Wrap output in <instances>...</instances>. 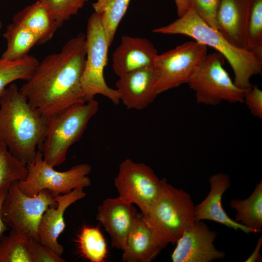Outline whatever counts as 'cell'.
<instances>
[{"mask_svg":"<svg viewBox=\"0 0 262 262\" xmlns=\"http://www.w3.org/2000/svg\"><path fill=\"white\" fill-rule=\"evenodd\" d=\"M85 58V35L80 33L39 62L20 91L47 117L86 102L81 83Z\"/></svg>","mask_w":262,"mask_h":262,"instance_id":"6da1fadb","label":"cell"},{"mask_svg":"<svg viewBox=\"0 0 262 262\" xmlns=\"http://www.w3.org/2000/svg\"><path fill=\"white\" fill-rule=\"evenodd\" d=\"M48 118L34 108L15 83L0 98V143L26 164L33 161L42 146Z\"/></svg>","mask_w":262,"mask_h":262,"instance_id":"7a4b0ae2","label":"cell"},{"mask_svg":"<svg viewBox=\"0 0 262 262\" xmlns=\"http://www.w3.org/2000/svg\"><path fill=\"white\" fill-rule=\"evenodd\" d=\"M152 32L186 35L215 49L230 65L234 75L233 81L240 88H250L251 77L262 73V59L250 50L232 44L191 9L171 23L153 29Z\"/></svg>","mask_w":262,"mask_h":262,"instance_id":"3957f363","label":"cell"},{"mask_svg":"<svg viewBox=\"0 0 262 262\" xmlns=\"http://www.w3.org/2000/svg\"><path fill=\"white\" fill-rule=\"evenodd\" d=\"M98 106L93 98L47 117V131L40 149L47 163L54 167L66 161L68 149L81 139Z\"/></svg>","mask_w":262,"mask_h":262,"instance_id":"277c9868","label":"cell"},{"mask_svg":"<svg viewBox=\"0 0 262 262\" xmlns=\"http://www.w3.org/2000/svg\"><path fill=\"white\" fill-rule=\"evenodd\" d=\"M144 217L165 248L168 244H176L196 222L195 206L188 193L169 184L164 178L158 198Z\"/></svg>","mask_w":262,"mask_h":262,"instance_id":"5b68a950","label":"cell"},{"mask_svg":"<svg viewBox=\"0 0 262 262\" xmlns=\"http://www.w3.org/2000/svg\"><path fill=\"white\" fill-rule=\"evenodd\" d=\"M225 59L217 52L207 54L195 70L187 84L197 103L213 106L223 101L243 102L247 89L235 84L223 67Z\"/></svg>","mask_w":262,"mask_h":262,"instance_id":"8992f818","label":"cell"},{"mask_svg":"<svg viewBox=\"0 0 262 262\" xmlns=\"http://www.w3.org/2000/svg\"><path fill=\"white\" fill-rule=\"evenodd\" d=\"M109 47L99 17L94 12L89 17L87 24L86 58L81 78L86 101L94 98L96 95H100L115 104L120 102L117 90L109 87L104 78Z\"/></svg>","mask_w":262,"mask_h":262,"instance_id":"52a82bcc","label":"cell"},{"mask_svg":"<svg viewBox=\"0 0 262 262\" xmlns=\"http://www.w3.org/2000/svg\"><path fill=\"white\" fill-rule=\"evenodd\" d=\"M27 176L18 181V185L22 192L29 196H35L43 190L56 196L91 184L87 176L91 171L90 165L81 164L67 170L58 171L46 162L40 150L35 159L27 164Z\"/></svg>","mask_w":262,"mask_h":262,"instance_id":"ba28073f","label":"cell"},{"mask_svg":"<svg viewBox=\"0 0 262 262\" xmlns=\"http://www.w3.org/2000/svg\"><path fill=\"white\" fill-rule=\"evenodd\" d=\"M49 191L43 190L37 195L29 196L20 190L18 180L9 185L1 207V217L11 230L39 242L38 225L46 210L57 205Z\"/></svg>","mask_w":262,"mask_h":262,"instance_id":"9c48e42d","label":"cell"},{"mask_svg":"<svg viewBox=\"0 0 262 262\" xmlns=\"http://www.w3.org/2000/svg\"><path fill=\"white\" fill-rule=\"evenodd\" d=\"M207 54V47L196 41L184 42L157 55L153 66L157 95L187 83Z\"/></svg>","mask_w":262,"mask_h":262,"instance_id":"30bf717a","label":"cell"},{"mask_svg":"<svg viewBox=\"0 0 262 262\" xmlns=\"http://www.w3.org/2000/svg\"><path fill=\"white\" fill-rule=\"evenodd\" d=\"M164 180L144 163L126 159L119 165L114 184L118 196L137 206L147 216L159 196Z\"/></svg>","mask_w":262,"mask_h":262,"instance_id":"8fae6325","label":"cell"},{"mask_svg":"<svg viewBox=\"0 0 262 262\" xmlns=\"http://www.w3.org/2000/svg\"><path fill=\"white\" fill-rule=\"evenodd\" d=\"M217 235L203 221H196L177 241L171 255L172 261L210 262L223 259L225 252L213 244Z\"/></svg>","mask_w":262,"mask_h":262,"instance_id":"7c38bea8","label":"cell"},{"mask_svg":"<svg viewBox=\"0 0 262 262\" xmlns=\"http://www.w3.org/2000/svg\"><path fill=\"white\" fill-rule=\"evenodd\" d=\"M139 214L133 204L118 196L106 198L98 206L96 219L109 234L112 247L122 250Z\"/></svg>","mask_w":262,"mask_h":262,"instance_id":"4fadbf2b","label":"cell"},{"mask_svg":"<svg viewBox=\"0 0 262 262\" xmlns=\"http://www.w3.org/2000/svg\"><path fill=\"white\" fill-rule=\"evenodd\" d=\"M253 0H220L216 14L217 30L230 43L249 50L248 18Z\"/></svg>","mask_w":262,"mask_h":262,"instance_id":"5bb4252c","label":"cell"},{"mask_svg":"<svg viewBox=\"0 0 262 262\" xmlns=\"http://www.w3.org/2000/svg\"><path fill=\"white\" fill-rule=\"evenodd\" d=\"M83 188H77L69 193L54 197L57 205L49 207L44 213L38 228L39 242L61 256L64 248L58 238L66 227L64 213L68 207L84 198Z\"/></svg>","mask_w":262,"mask_h":262,"instance_id":"9a60e30c","label":"cell"},{"mask_svg":"<svg viewBox=\"0 0 262 262\" xmlns=\"http://www.w3.org/2000/svg\"><path fill=\"white\" fill-rule=\"evenodd\" d=\"M155 73L151 66L119 77L115 86L120 101L127 108L143 110L153 103L158 96L155 90Z\"/></svg>","mask_w":262,"mask_h":262,"instance_id":"2e32d148","label":"cell"},{"mask_svg":"<svg viewBox=\"0 0 262 262\" xmlns=\"http://www.w3.org/2000/svg\"><path fill=\"white\" fill-rule=\"evenodd\" d=\"M157 50L147 39L124 35L113 53V69L118 77L130 72L153 66Z\"/></svg>","mask_w":262,"mask_h":262,"instance_id":"e0dca14e","label":"cell"},{"mask_svg":"<svg viewBox=\"0 0 262 262\" xmlns=\"http://www.w3.org/2000/svg\"><path fill=\"white\" fill-rule=\"evenodd\" d=\"M209 180L211 189L208 195L202 202L195 206L196 221L211 220L236 231L241 230L246 234L256 233L254 230L231 219L223 208L222 196L230 186L229 176L219 173L210 177Z\"/></svg>","mask_w":262,"mask_h":262,"instance_id":"ac0fdd59","label":"cell"},{"mask_svg":"<svg viewBox=\"0 0 262 262\" xmlns=\"http://www.w3.org/2000/svg\"><path fill=\"white\" fill-rule=\"evenodd\" d=\"M152 228L139 213L122 250L124 262H150L164 249Z\"/></svg>","mask_w":262,"mask_h":262,"instance_id":"d6986e66","label":"cell"},{"mask_svg":"<svg viewBox=\"0 0 262 262\" xmlns=\"http://www.w3.org/2000/svg\"><path fill=\"white\" fill-rule=\"evenodd\" d=\"M12 20L33 32L38 38V45L49 41L61 26L39 0L16 13Z\"/></svg>","mask_w":262,"mask_h":262,"instance_id":"ffe728a7","label":"cell"},{"mask_svg":"<svg viewBox=\"0 0 262 262\" xmlns=\"http://www.w3.org/2000/svg\"><path fill=\"white\" fill-rule=\"evenodd\" d=\"M2 36L6 40L7 47L1 57L10 61L26 57L32 48L38 45V38L33 32L14 22L7 26Z\"/></svg>","mask_w":262,"mask_h":262,"instance_id":"44dd1931","label":"cell"},{"mask_svg":"<svg viewBox=\"0 0 262 262\" xmlns=\"http://www.w3.org/2000/svg\"><path fill=\"white\" fill-rule=\"evenodd\" d=\"M230 207L237 214L235 221L260 233L262 230V180L253 192L244 200L233 199Z\"/></svg>","mask_w":262,"mask_h":262,"instance_id":"7402d4cb","label":"cell"},{"mask_svg":"<svg viewBox=\"0 0 262 262\" xmlns=\"http://www.w3.org/2000/svg\"><path fill=\"white\" fill-rule=\"evenodd\" d=\"M131 0H97L92 7L99 16L109 46L125 15Z\"/></svg>","mask_w":262,"mask_h":262,"instance_id":"603a6c76","label":"cell"},{"mask_svg":"<svg viewBox=\"0 0 262 262\" xmlns=\"http://www.w3.org/2000/svg\"><path fill=\"white\" fill-rule=\"evenodd\" d=\"M81 255L91 262H104L107 256L106 240L98 227L84 226L77 239Z\"/></svg>","mask_w":262,"mask_h":262,"instance_id":"cb8c5ba5","label":"cell"},{"mask_svg":"<svg viewBox=\"0 0 262 262\" xmlns=\"http://www.w3.org/2000/svg\"><path fill=\"white\" fill-rule=\"evenodd\" d=\"M39 63L33 55L18 60L10 61L0 57V98L7 86L16 80L28 81Z\"/></svg>","mask_w":262,"mask_h":262,"instance_id":"d4e9b609","label":"cell"},{"mask_svg":"<svg viewBox=\"0 0 262 262\" xmlns=\"http://www.w3.org/2000/svg\"><path fill=\"white\" fill-rule=\"evenodd\" d=\"M30 238L11 230L3 235L0 239V262H32Z\"/></svg>","mask_w":262,"mask_h":262,"instance_id":"484cf974","label":"cell"},{"mask_svg":"<svg viewBox=\"0 0 262 262\" xmlns=\"http://www.w3.org/2000/svg\"><path fill=\"white\" fill-rule=\"evenodd\" d=\"M27 165L13 156L7 147L0 143V188L9 186L14 181L27 176Z\"/></svg>","mask_w":262,"mask_h":262,"instance_id":"4316f807","label":"cell"},{"mask_svg":"<svg viewBox=\"0 0 262 262\" xmlns=\"http://www.w3.org/2000/svg\"><path fill=\"white\" fill-rule=\"evenodd\" d=\"M247 35L249 50L262 59V0H252Z\"/></svg>","mask_w":262,"mask_h":262,"instance_id":"83f0119b","label":"cell"},{"mask_svg":"<svg viewBox=\"0 0 262 262\" xmlns=\"http://www.w3.org/2000/svg\"><path fill=\"white\" fill-rule=\"evenodd\" d=\"M62 26L64 22L77 15L89 0H39Z\"/></svg>","mask_w":262,"mask_h":262,"instance_id":"f1b7e54d","label":"cell"},{"mask_svg":"<svg viewBox=\"0 0 262 262\" xmlns=\"http://www.w3.org/2000/svg\"><path fill=\"white\" fill-rule=\"evenodd\" d=\"M191 9L207 24L217 30L216 14L220 0H185Z\"/></svg>","mask_w":262,"mask_h":262,"instance_id":"f546056e","label":"cell"},{"mask_svg":"<svg viewBox=\"0 0 262 262\" xmlns=\"http://www.w3.org/2000/svg\"><path fill=\"white\" fill-rule=\"evenodd\" d=\"M29 249L32 262H65L66 261L40 242L30 238Z\"/></svg>","mask_w":262,"mask_h":262,"instance_id":"4dcf8cb0","label":"cell"},{"mask_svg":"<svg viewBox=\"0 0 262 262\" xmlns=\"http://www.w3.org/2000/svg\"><path fill=\"white\" fill-rule=\"evenodd\" d=\"M250 113L255 117L262 118V91L257 85H252L245 93L244 101Z\"/></svg>","mask_w":262,"mask_h":262,"instance_id":"1f68e13d","label":"cell"},{"mask_svg":"<svg viewBox=\"0 0 262 262\" xmlns=\"http://www.w3.org/2000/svg\"><path fill=\"white\" fill-rule=\"evenodd\" d=\"M9 186H6L0 188V239L4 235V233L9 229L5 225L1 217V205L5 198Z\"/></svg>","mask_w":262,"mask_h":262,"instance_id":"d6a6232c","label":"cell"},{"mask_svg":"<svg viewBox=\"0 0 262 262\" xmlns=\"http://www.w3.org/2000/svg\"><path fill=\"white\" fill-rule=\"evenodd\" d=\"M262 246V236L261 235L258 239L256 246L255 249L251 254V255L248 257V258L245 261V262H260V258H262L260 254V249Z\"/></svg>","mask_w":262,"mask_h":262,"instance_id":"836d02e7","label":"cell"},{"mask_svg":"<svg viewBox=\"0 0 262 262\" xmlns=\"http://www.w3.org/2000/svg\"><path fill=\"white\" fill-rule=\"evenodd\" d=\"M178 16H182L188 10V8L185 0H174Z\"/></svg>","mask_w":262,"mask_h":262,"instance_id":"e575fe53","label":"cell"},{"mask_svg":"<svg viewBox=\"0 0 262 262\" xmlns=\"http://www.w3.org/2000/svg\"><path fill=\"white\" fill-rule=\"evenodd\" d=\"M2 27V23L1 21L0 20V30L1 29Z\"/></svg>","mask_w":262,"mask_h":262,"instance_id":"d590c367","label":"cell"}]
</instances>
